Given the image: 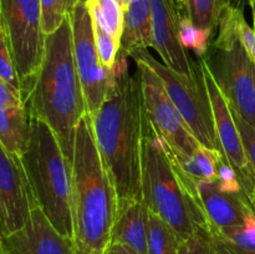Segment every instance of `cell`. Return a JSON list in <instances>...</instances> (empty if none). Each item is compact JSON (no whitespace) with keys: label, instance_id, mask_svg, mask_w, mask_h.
<instances>
[{"label":"cell","instance_id":"cell-26","mask_svg":"<svg viewBox=\"0 0 255 254\" xmlns=\"http://www.w3.org/2000/svg\"><path fill=\"white\" fill-rule=\"evenodd\" d=\"M40 7L41 30L45 36L56 31L69 15L64 0H40Z\"/></svg>","mask_w":255,"mask_h":254},{"label":"cell","instance_id":"cell-33","mask_svg":"<svg viewBox=\"0 0 255 254\" xmlns=\"http://www.w3.org/2000/svg\"><path fill=\"white\" fill-rule=\"evenodd\" d=\"M249 4H251L252 10H253V20H254V31H255V0H249Z\"/></svg>","mask_w":255,"mask_h":254},{"label":"cell","instance_id":"cell-38","mask_svg":"<svg viewBox=\"0 0 255 254\" xmlns=\"http://www.w3.org/2000/svg\"><path fill=\"white\" fill-rule=\"evenodd\" d=\"M107 254H110V253H107Z\"/></svg>","mask_w":255,"mask_h":254},{"label":"cell","instance_id":"cell-23","mask_svg":"<svg viewBox=\"0 0 255 254\" xmlns=\"http://www.w3.org/2000/svg\"><path fill=\"white\" fill-rule=\"evenodd\" d=\"M212 32L199 29L192 24L187 17L182 16L181 29H179V40L184 49H191L198 55L199 59L207 54L211 45Z\"/></svg>","mask_w":255,"mask_h":254},{"label":"cell","instance_id":"cell-20","mask_svg":"<svg viewBox=\"0 0 255 254\" xmlns=\"http://www.w3.org/2000/svg\"><path fill=\"white\" fill-rule=\"evenodd\" d=\"M228 0H179L182 15L199 29L213 34Z\"/></svg>","mask_w":255,"mask_h":254},{"label":"cell","instance_id":"cell-3","mask_svg":"<svg viewBox=\"0 0 255 254\" xmlns=\"http://www.w3.org/2000/svg\"><path fill=\"white\" fill-rule=\"evenodd\" d=\"M119 199L101 161L91 116L80 121L72 161V242L75 254H107Z\"/></svg>","mask_w":255,"mask_h":254},{"label":"cell","instance_id":"cell-7","mask_svg":"<svg viewBox=\"0 0 255 254\" xmlns=\"http://www.w3.org/2000/svg\"><path fill=\"white\" fill-rule=\"evenodd\" d=\"M129 57L144 62L156 72L194 138L207 149L222 153L202 60L197 61L193 76H186L173 71L163 62L154 59L147 49L134 50Z\"/></svg>","mask_w":255,"mask_h":254},{"label":"cell","instance_id":"cell-25","mask_svg":"<svg viewBox=\"0 0 255 254\" xmlns=\"http://www.w3.org/2000/svg\"><path fill=\"white\" fill-rule=\"evenodd\" d=\"M0 77L6 81L10 86L21 92L20 80L17 76L16 67H15L14 59H12L11 50H10L9 41H7L6 31H5L2 19L0 16ZM22 96V95H21Z\"/></svg>","mask_w":255,"mask_h":254},{"label":"cell","instance_id":"cell-8","mask_svg":"<svg viewBox=\"0 0 255 254\" xmlns=\"http://www.w3.org/2000/svg\"><path fill=\"white\" fill-rule=\"evenodd\" d=\"M0 16L25 102L34 86L44 56L45 35L41 30L40 0H0Z\"/></svg>","mask_w":255,"mask_h":254},{"label":"cell","instance_id":"cell-11","mask_svg":"<svg viewBox=\"0 0 255 254\" xmlns=\"http://www.w3.org/2000/svg\"><path fill=\"white\" fill-rule=\"evenodd\" d=\"M34 207H39L21 158L0 144V231L9 234L25 224Z\"/></svg>","mask_w":255,"mask_h":254},{"label":"cell","instance_id":"cell-28","mask_svg":"<svg viewBox=\"0 0 255 254\" xmlns=\"http://www.w3.org/2000/svg\"><path fill=\"white\" fill-rule=\"evenodd\" d=\"M211 232L208 226L198 227L189 238L181 242L178 254H209Z\"/></svg>","mask_w":255,"mask_h":254},{"label":"cell","instance_id":"cell-10","mask_svg":"<svg viewBox=\"0 0 255 254\" xmlns=\"http://www.w3.org/2000/svg\"><path fill=\"white\" fill-rule=\"evenodd\" d=\"M72 47L77 74L81 81L90 116L101 107L114 82V71L101 64L96 49L94 24L86 1H80L69 14Z\"/></svg>","mask_w":255,"mask_h":254},{"label":"cell","instance_id":"cell-29","mask_svg":"<svg viewBox=\"0 0 255 254\" xmlns=\"http://www.w3.org/2000/svg\"><path fill=\"white\" fill-rule=\"evenodd\" d=\"M237 29H238L239 39L246 49L251 61L255 65V31L253 27H251L244 17V11H242L238 16L237 21Z\"/></svg>","mask_w":255,"mask_h":254},{"label":"cell","instance_id":"cell-21","mask_svg":"<svg viewBox=\"0 0 255 254\" xmlns=\"http://www.w3.org/2000/svg\"><path fill=\"white\" fill-rule=\"evenodd\" d=\"M181 238L162 218L149 212L147 254H178Z\"/></svg>","mask_w":255,"mask_h":254},{"label":"cell","instance_id":"cell-31","mask_svg":"<svg viewBox=\"0 0 255 254\" xmlns=\"http://www.w3.org/2000/svg\"><path fill=\"white\" fill-rule=\"evenodd\" d=\"M110 254H139L137 253L136 251H133L129 247L125 246V244H120V243H115L111 244L109 249Z\"/></svg>","mask_w":255,"mask_h":254},{"label":"cell","instance_id":"cell-37","mask_svg":"<svg viewBox=\"0 0 255 254\" xmlns=\"http://www.w3.org/2000/svg\"><path fill=\"white\" fill-rule=\"evenodd\" d=\"M82 1H87V0H82Z\"/></svg>","mask_w":255,"mask_h":254},{"label":"cell","instance_id":"cell-24","mask_svg":"<svg viewBox=\"0 0 255 254\" xmlns=\"http://www.w3.org/2000/svg\"><path fill=\"white\" fill-rule=\"evenodd\" d=\"M92 24H94L95 42H96L100 61L106 69L112 70L116 62L117 55H119L120 42L110 32H107L99 22L92 20Z\"/></svg>","mask_w":255,"mask_h":254},{"label":"cell","instance_id":"cell-15","mask_svg":"<svg viewBox=\"0 0 255 254\" xmlns=\"http://www.w3.org/2000/svg\"><path fill=\"white\" fill-rule=\"evenodd\" d=\"M197 192L208 226L216 229L243 226L253 204L246 192L231 193L221 189L218 179L197 183Z\"/></svg>","mask_w":255,"mask_h":254},{"label":"cell","instance_id":"cell-13","mask_svg":"<svg viewBox=\"0 0 255 254\" xmlns=\"http://www.w3.org/2000/svg\"><path fill=\"white\" fill-rule=\"evenodd\" d=\"M153 47L162 62L178 74L193 76L197 61L179 40L182 10L179 0H151Z\"/></svg>","mask_w":255,"mask_h":254},{"label":"cell","instance_id":"cell-22","mask_svg":"<svg viewBox=\"0 0 255 254\" xmlns=\"http://www.w3.org/2000/svg\"><path fill=\"white\" fill-rule=\"evenodd\" d=\"M92 20L99 22L117 41H121L125 11L117 0H87Z\"/></svg>","mask_w":255,"mask_h":254},{"label":"cell","instance_id":"cell-12","mask_svg":"<svg viewBox=\"0 0 255 254\" xmlns=\"http://www.w3.org/2000/svg\"><path fill=\"white\" fill-rule=\"evenodd\" d=\"M202 64H203L204 79H206L207 90H208L209 99H211L214 126H216L217 137H218L222 153L226 157L228 163L236 169L244 192L251 198L255 186V176L249 166L246 153H244L238 127L234 121L233 114H232L226 96L221 91L203 60H202Z\"/></svg>","mask_w":255,"mask_h":254},{"label":"cell","instance_id":"cell-4","mask_svg":"<svg viewBox=\"0 0 255 254\" xmlns=\"http://www.w3.org/2000/svg\"><path fill=\"white\" fill-rule=\"evenodd\" d=\"M142 198L149 212L163 219L181 238H189L198 227L208 226L201 204L179 176L163 139L143 109L142 122Z\"/></svg>","mask_w":255,"mask_h":254},{"label":"cell","instance_id":"cell-36","mask_svg":"<svg viewBox=\"0 0 255 254\" xmlns=\"http://www.w3.org/2000/svg\"><path fill=\"white\" fill-rule=\"evenodd\" d=\"M252 70H253V77H254V84H255V65L252 62Z\"/></svg>","mask_w":255,"mask_h":254},{"label":"cell","instance_id":"cell-30","mask_svg":"<svg viewBox=\"0 0 255 254\" xmlns=\"http://www.w3.org/2000/svg\"><path fill=\"white\" fill-rule=\"evenodd\" d=\"M24 100H22L21 92L15 90L10 86L6 81L0 77V109H7V107L22 106Z\"/></svg>","mask_w":255,"mask_h":254},{"label":"cell","instance_id":"cell-16","mask_svg":"<svg viewBox=\"0 0 255 254\" xmlns=\"http://www.w3.org/2000/svg\"><path fill=\"white\" fill-rule=\"evenodd\" d=\"M148 221L149 209L143 199L119 203L111 244H125L137 253L147 254Z\"/></svg>","mask_w":255,"mask_h":254},{"label":"cell","instance_id":"cell-32","mask_svg":"<svg viewBox=\"0 0 255 254\" xmlns=\"http://www.w3.org/2000/svg\"><path fill=\"white\" fill-rule=\"evenodd\" d=\"M80 1H81V0H64L65 6H66L67 14H70V12L72 11V9H74V7L76 6V5L79 4Z\"/></svg>","mask_w":255,"mask_h":254},{"label":"cell","instance_id":"cell-1","mask_svg":"<svg viewBox=\"0 0 255 254\" xmlns=\"http://www.w3.org/2000/svg\"><path fill=\"white\" fill-rule=\"evenodd\" d=\"M112 71L111 89L91 116L94 138L119 203L142 201L141 77L138 69L134 74L129 71L128 56L120 52Z\"/></svg>","mask_w":255,"mask_h":254},{"label":"cell","instance_id":"cell-35","mask_svg":"<svg viewBox=\"0 0 255 254\" xmlns=\"http://www.w3.org/2000/svg\"><path fill=\"white\" fill-rule=\"evenodd\" d=\"M251 202H252V204H253V208H254V211H255V186H254V188H253V192H252Z\"/></svg>","mask_w":255,"mask_h":254},{"label":"cell","instance_id":"cell-17","mask_svg":"<svg viewBox=\"0 0 255 254\" xmlns=\"http://www.w3.org/2000/svg\"><path fill=\"white\" fill-rule=\"evenodd\" d=\"M153 47L151 0H133L125 10L119 52L129 57L138 49Z\"/></svg>","mask_w":255,"mask_h":254},{"label":"cell","instance_id":"cell-6","mask_svg":"<svg viewBox=\"0 0 255 254\" xmlns=\"http://www.w3.org/2000/svg\"><path fill=\"white\" fill-rule=\"evenodd\" d=\"M244 5L242 0H228L218 24V35L201 57L231 109L255 127V84L252 61L242 44L237 21Z\"/></svg>","mask_w":255,"mask_h":254},{"label":"cell","instance_id":"cell-2","mask_svg":"<svg viewBox=\"0 0 255 254\" xmlns=\"http://www.w3.org/2000/svg\"><path fill=\"white\" fill-rule=\"evenodd\" d=\"M24 104L31 116L49 125L72 166L77 126L89 112L75 64L69 15L56 31L45 36L41 66Z\"/></svg>","mask_w":255,"mask_h":254},{"label":"cell","instance_id":"cell-27","mask_svg":"<svg viewBox=\"0 0 255 254\" xmlns=\"http://www.w3.org/2000/svg\"><path fill=\"white\" fill-rule=\"evenodd\" d=\"M231 111L232 114H233L237 127H238L239 134H241L244 153H246L249 166H251L252 171H253L255 176V127L252 126L249 122H247L246 120H244L238 112L234 111L233 109H231Z\"/></svg>","mask_w":255,"mask_h":254},{"label":"cell","instance_id":"cell-18","mask_svg":"<svg viewBox=\"0 0 255 254\" xmlns=\"http://www.w3.org/2000/svg\"><path fill=\"white\" fill-rule=\"evenodd\" d=\"M30 133V114L26 106L0 109V144L9 153L21 157Z\"/></svg>","mask_w":255,"mask_h":254},{"label":"cell","instance_id":"cell-5","mask_svg":"<svg viewBox=\"0 0 255 254\" xmlns=\"http://www.w3.org/2000/svg\"><path fill=\"white\" fill-rule=\"evenodd\" d=\"M20 158L37 206L62 236L72 239V166L49 125L31 115L29 141Z\"/></svg>","mask_w":255,"mask_h":254},{"label":"cell","instance_id":"cell-14","mask_svg":"<svg viewBox=\"0 0 255 254\" xmlns=\"http://www.w3.org/2000/svg\"><path fill=\"white\" fill-rule=\"evenodd\" d=\"M5 254H75L74 242L52 226L40 207H34L24 226L2 234Z\"/></svg>","mask_w":255,"mask_h":254},{"label":"cell","instance_id":"cell-34","mask_svg":"<svg viewBox=\"0 0 255 254\" xmlns=\"http://www.w3.org/2000/svg\"><path fill=\"white\" fill-rule=\"evenodd\" d=\"M0 254H5L4 244H2V233H1V231H0Z\"/></svg>","mask_w":255,"mask_h":254},{"label":"cell","instance_id":"cell-9","mask_svg":"<svg viewBox=\"0 0 255 254\" xmlns=\"http://www.w3.org/2000/svg\"><path fill=\"white\" fill-rule=\"evenodd\" d=\"M139 71L146 116L163 139L174 161L192 157L202 144L194 138L183 117L167 94L163 82L144 62L134 60Z\"/></svg>","mask_w":255,"mask_h":254},{"label":"cell","instance_id":"cell-19","mask_svg":"<svg viewBox=\"0 0 255 254\" xmlns=\"http://www.w3.org/2000/svg\"><path fill=\"white\" fill-rule=\"evenodd\" d=\"M213 254H255V211L241 227L216 229L209 227Z\"/></svg>","mask_w":255,"mask_h":254}]
</instances>
